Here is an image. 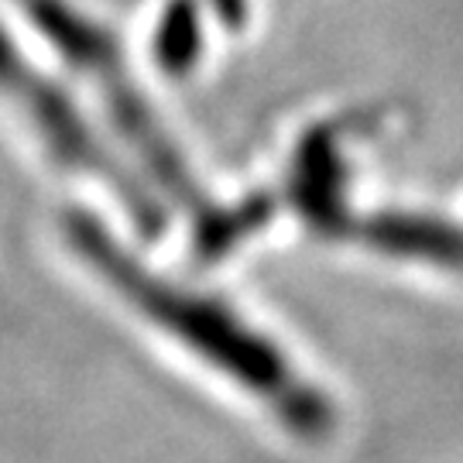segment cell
Returning a JSON list of instances; mask_svg holds the SVG:
<instances>
[{
	"mask_svg": "<svg viewBox=\"0 0 463 463\" xmlns=\"http://www.w3.org/2000/svg\"><path fill=\"white\" fill-rule=\"evenodd\" d=\"M66 237L86 265L117 296L131 302V309L148 316L158 330L175 336L220 374L261 398L268 409H275L279 422L288 432L306 439H323L333 432L336 412L330 398L316 392V384L302 378L288 364V357L268 336L250 330L233 309L216 298L185 292L168 279H158L120 248L114 233L103 231L90 213H69Z\"/></svg>",
	"mask_w": 463,
	"mask_h": 463,
	"instance_id": "6da1fadb",
	"label": "cell"
},
{
	"mask_svg": "<svg viewBox=\"0 0 463 463\" xmlns=\"http://www.w3.org/2000/svg\"><path fill=\"white\" fill-rule=\"evenodd\" d=\"M0 97L14 107L21 120H28V128L38 134V141L59 165L93 183L110 185L120 210H128L145 237H158L165 231V210L148 193V185H141L131 172H124V165L99 145L83 114L72 107V99L55 83H49L28 59H21V52L4 28H0Z\"/></svg>",
	"mask_w": 463,
	"mask_h": 463,
	"instance_id": "3957f363",
	"label": "cell"
},
{
	"mask_svg": "<svg viewBox=\"0 0 463 463\" xmlns=\"http://www.w3.org/2000/svg\"><path fill=\"white\" fill-rule=\"evenodd\" d=\"M213 7L227 28H241L248 21V0H213Z\"/></svg>",
	"mask_w": 463,
	"mask_h": 463,
	"instance_id": "8992f818",
	"label": "cell"
},
{
	"mask_svg": "<svg viewBox=\"0 0 463 463\" xmlns=\"http://www.w3.org/2000/svg\"><path fill=\"white\" fill-rule=\"evenodd\" d=\"M17 4L34 21L42 38L55 45L59 55L83 80L93 83L97 97L103 99L107 114L114 120V128L141 158L145 172L165 189L172 203L196 213V231L210 227L223 206H213L193 179V172L185 168L183 155L168 141V134L151 114L148 99L141 97L137 83L131 80V72L124 66V55L110 38V32H103L97 21H90L83 11H76L69 0H17Z\"/></svg>",
	"mask_w": 463,
	"mask_h": 463,
	"instance_id": "7a4b0ae2",
	"label": "cell"
},
{
	"mask_svg": "<svg viewBox=\"0 0 463 463\" xmlns=\"http://www.w3.org/2000/svg\"><path fill=\"white\" fill-rule=\"evenodd\" d=\"M199 49H203V28H199V11L193 0H168L165 14L158 17V28L151 38V52L158 66L183 76L196 66Z\"/></svg>",
	"mask_w": 463,
	"mask_h": 463,
	"instance_id": "5b68a950",
	"label": "cell"
},
{
	"mask_svg": "<svg viewBox=\"0 0 463 463\" xmlns=\"http://www.w3.org/2000/svg\"><path fill=\"white\" fill-rule=\"evenodd\" d=\"M357 120H333L319 124L316 131L302 137V148L296 151V172H292V199L302 216L316 231L340 237L344 223L350 220V206L344 199V179L347 168L340 162V137Z\"/></svg>",
	"mask_w": 463,
	"mask_h": 463,
	"instance_id": "277c9868",
	"label": "cell"
}]
</instances>
